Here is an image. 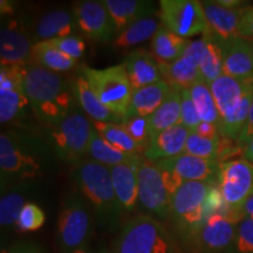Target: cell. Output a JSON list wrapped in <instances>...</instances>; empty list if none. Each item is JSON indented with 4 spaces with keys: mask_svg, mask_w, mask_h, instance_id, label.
<instances>
[{
    "mask_svg": "<svg viewBox=\"0 0 253 253\" xmlns=\"http://www.w3.org/2000/svg\"><path fill=\"white\" fill-rule=\"evenodd\" d=\"M72 177L82 197L94 211L101 231L112 235L121 230L123 212L116 198L109 168L93 160H84L75 164Z\"/></svg>",
    "mask_w": 253,
    "mask_h": 253,
    "instance_id": "1",
    "label": "cell"
},
{
    "mask_svg": "<svg viewBox=\"0 0 253 253\" xmlns=\"http://www.w3.org/2000/svg\"><path fill=\"white\" fill-rule=\"evenodd\" d=\"M25 90L34 116L46 126H53L73 112V84L48 69L28 65L25 75Z\"/></svg>",
    "mask_w": 253,
    "mask_h": 253,
    "instance_id": "2",
    "label": "cell"
},
{
    "mask_svg": "<svg viewBox=\"0 0 253 253\" xmlns=\"http://www.w3.org/2000/svg\"><path fill=\"white\" fill-rule=\"evenodd\" d=\"M48 151L40 141L1 132L0 135V172L1 188L9 183L33 182L42 176L48 164Z\"/></svg>",
    "mask_w": 253,
    "mask_h": 253,
    "instance_id": "3",
    "label": "cell"
},
{
    "mask_svg": "<svg viewBox=\"0 0 253 253\" xmlns=\"http://www.w3.org/2000/svg\"><path fill=\"white\" fill-rule=\"evenodd\" d=\"M109 253H175V245L160 220L142 213L123 224Z\"/></svg>",
    "mask_w": 253,
    "mask_h": 253,
    "instance_id": "4",
    "label": "cell"
},
{
    "mask_svg": "<svg viewBox=\"0 0 253 253\" xmlns=\"http://www.w3.org/2000/svg\"><path fill=\"white\" fill-rule=\"evenodd\" d=\"M93 214L81 196L71 194L63 199L56 225V244L60 253H71L90 244Z\"/></svg>",
    "mask_w": 253,
    "mask_h": 253,
    "instance_id": "5",
    "label": "cell"
},
{
    "mask_svg": "<svg viewBox=\"0 0 253 253\" xmlns=\"http://www.w3.org/2000/svg\"><path fill=\"white\" fill-rule=\"evenodd\" d=\"M93 132V123L84 114L73 110L58 125L49 126L47 144L60 160L78 164L88 155Z\"/></svg>",
    "mask_w": 253,
    "mask_h": 253,
    "instance_id": "6",
    "label": "cell"
},
{
    "mask_svg": "<svg viewBox=\"0 0 253 253\" xmlns=\"http://www.w3.org/2000/svg\"><path fill=\"white\" fill-rule=\"evenodd\" d=\"M210 188L209 183L186 182L173 195L170 219L184 242L191 243L207 220L205 202Z\"/></svg>",
    "mask_w": 253,
    "mask_h": 253,
    "instance_id": "7",
    "label": "cell"
},
{
    "mask_svg": "<svg viewBox=\"0 0 253 253\" xmlns=\"http://www.w3.org/2000/svg\"><path fill=\"white\" fill-rule=\"evenodd\" d=\"M81 74L103 106L125 119L134 93L125 66L121 63L103 69L84 67Z\"/></svg>",
    "mask_w": 253,
    "mask_h": 253,
    "instance_id": "8",
    "label": "cell"
},
{
    "mask_svg": "<svg viewBox=\"0 0 253 253\" xmlns=\"http://www.w3.org/2000/svg\"><path fill=\"white\" fill-rule=\"evenodd\" d=\"M160 18L162 26L184 39L209 30L202 2L196 0H161Z\"/></svg>",
    "mask_w": 253,
    "mask_h": 253,
    "instance_id": "9",
    "label": "cell"
},
{
    "mask_svg": "<svg viewBox=\"0 0 253 253\" xmlns=\"http://www.w3.org/2000/svg\"><path fill=\"white\" fill-rule=\"evenodd\" d=\"M217 179L227 210L240 213L246 201L253 195V164L246 160L220 163Z\"/></svg>",
    "mask_w": 253,
    "mask_h": 253,
    "instance_id": "10",
    "label": "cell"
},
{
    "mask_svg": "<svg viewBox=\"0 0 253 253\" xmlns=\"http://www.w3.org/2000/svg\"><path fill=\"white\" fill-rule=\"evenodd\" d=\"M137 179L140 207L158 220L169 219L172 196L156 164L143 158L138 167Z\"/></svg>",
    "mask_w": 253,
    "mask_h": 253,
    "instance_id": "11",
    "label": "cell"
},
{
    "mask_svg": "<svg viewBox=\"0 0 253 253\" xmlns=\"http://www.w3.org/2000/svg\"><path fill=\"white\" fill-rule=\"evenodd\" d=\"M242 219L240 213L232 211L212 213L196 233L192 245L199 253H230Z\"/></svg>",
    "mask_w": 253,
    "mask_h": 253,
    "instance_id": "12",
    "label": "cell"
},
{
    "mask_svg": "<svg viewBox=\"0 0 253 253\" xmlns=\"http://www.w3.org/2000/svg\"><path fill=\"white\" fill-rule=\"evenodd\" d=\"M27 66H1L0 68V122L1 125L23 119L30 101L25 90Z\"/></svg>",
    "mask_w": 253,
    "mask_h": 253,
    "instance_id": "13",
    "label": "cell"
},
{
    "mask_svg": "<svg viewBox=\"0 0 253 253\" xmlns=\"http://www.w3.org/2000/svg\"><path fill=\"white\" fill-rule=\"evenodd\" d=\"M73 15L78 30L91 40L109 42L118 34L115 24L102 1L84 0L75 2Z\"/></svg>",
    "mask_w": 253,
    "mask_h": 253,
    "instance_id": "14",
    "label": "cell"
},
{
    "mask_svg": "<svg viewBox=\"0 0 253 253\" xmlns=\"http://www.w3.org/2000/svg\"><path fill=\"white\" fill-rule=\"evenodd\" d=\"M205 38L190 41L184 54L171 63H160L163 80L169 84L170 87H176L179 89L192 87L197 82L202 81L199 63L205 48Z\"/></svg>",
    "mask_w": 253,
    "mask_h": 253,
    "instance_id": "15",
    "label": "cell"
},
{
    "mask_svg": "<svg viewBox=\"0 0 253 253\" xmlns=\"http://www.w3.org/2000/svg\"><path fill=\"white\" fill-rule=\"evenodd\" d=\"M33 38L18 20L2 23L0 30V63L1 66H27L32 62Z\"/></svg>",
    "mask_w": 253,
    "mask_h": 253,
    "instance_id": "16",
    "label": "cell"
},
{
    "mask_svg": "<svg viewBox=\"0 0 253 253\" xmlns=\"http://www.w3.org/2000/svg\"><path fill=\"white\" fill-rule=\"evenodd\" d=\"M224 75L240 81H253V53L249 39L236 37L221 40Z\"/></svg>",
    "mask_w": 253,
    "mask_h": 253,
    "instance_id": "17",
    "label": "cell"
},
{
    "mask_svg": "<svg viewBox=\"0 0 253 253\" xmlns=\"http://www.w3.org/2000/svg\"><path fill=\"white\" fill-rule=\"evenodd\" d=\"M122 65L125 66L134 90L163 81L160 63L153 53L148 50H132L123 59Z\"/></svg>",
    "mask_w": 253,
    "mask_h": 253,
    "instance_id": "18",
    "label": "cell"
},
{
    "mask_svg": "<svg viewBox=\"0 0 253 253\" xmlns=\"http://www.w3.org/2000/svg\"><path fill=\"white\" fill-rule=\"evenodd\" d=\"M140 164H120L109 168L116 198L123 214L132 213L140 207L137 179Z\"/></svg>",
    "mask_w": 253,
    "mask_h": 253,
    "instance_id": "19",
    "label": "cell"
},
{
    "mask_svg": "<svg viewBox=\"0 0 253 253\" xmlns=\"http://www.w3.org/2000/svg\"><path fill=\"white\" fill-rule=\"evenodd\" d=\"M168 166L175 171L183 183L186 182H204L212 181L218 176L220 162L216 160H208L182 154L173 158L164 160Z\"/></svg>",
    "mask_w": 253,
    "mask_h": 253,
    "instance_id": "20",
    "label": "cell"
},
{
    "mask_svg": "<svg viewBox=\"0 0 253 253\" xmlns=\"http://www.w3.org/2000/svg\"><path fill=\"white\" fill-rule=\"evenodd\" d=\"M190 132L191 131L182 125H176L160 132L154 140L150 141L149 147L143 155L144 158L156 163L184 154Z\"/></svg>",
    "mask_w": 253,
    "mask_h": 253,
    "instance_id": "21",
    "label": "cell"
},
{
    "mask_svg": "<svg viewBox=\"0 0 253 253\" xmlns=\"http://www.w3.org/2000/svg\"><path fill=\"white\" fill-rule=\"evenodd\" d=\"M102 2L108 9L118 34L142 19L153 17L155 12L153 2L144 0H103Z\"/></svg>",
    "mask_w": 253,
    "mask_h": 253,
    "instance_id": "22",
    "label": "cell"
},
{
    "mask_svg": "<svg viewBox=\"0 0 253 253\" xmlns=\"http://www.w3.org/2000/svg\"><path fill=\"white\" fill-rule=\"evenodd\" d=\"M78 31L74 15L65 9H55L43 14L34 27L33 41H49L58 38L75 36Z\"/></svg>",
    "mask_w": 253,
    "mask_h": 253,
    "instance_id": "23",
    "label": "cell"
},
{
    "mask_svg": "<svg viewBox=\"0 0 253 253\" xmlns=\"http://www.w3.org/2000/svg\"><path fill=\"white\" fill-rule=\"evenodd\" d=\"M209 30L220 40L239 37L240 9H230L217 1H202Z\"/></svg>",
    "mask_w": 253,
    "mask_h": 253,
    "instance_id": "24",
    "label": "cell"
},
{
    "mask_svg": "<svg viewBox=\"0 0 253 253\" xmlns=\"http://www.w3.org/2000/svg\"><path fill=\"white\" fill-rule=\"evenodd\" d=\"M171 87L166 81H160L150 86L136 89L132 93L128 112L125 119L131 118H149L155 110L162 104Z\"/></svg>",
    "mask_w": 253,
    "mask_h": 253,
    "instance_id": "25",
    "label": "cell"
},
{
    "mask_svg": "<svg viewBox=\"0 0 253 253\" xmlns=\"http://www.w3.org/2000/svg\"><path fill=\"white\" fill-rule=\"evenodd\" d=\"M253 88V81H240L235 78L221 75L210 84L220 119L229 114L238 104L244 95Z\"/></svg>",
    "mask_w": 253,
    "mask_h": 253,
    "instance_id": "26",
    "label": "cell"
},
{
    "mask_svg": "<svg viewBox=\"0 0 253 253\" xmlns=\"http://www.w3.org/2000/svg\"><path fill=\"white\" fill-rule=\"evenodd\" d=\"M73 91H74L75 100L79 106L88 116H90L93 121L122 123L123 120L121 118L116 116L108 108H106L102 102L97 99L86 78L82 74L75 78L74 84H73Z\"/></svg>",
    "mask_w": 253,
    "mask_h": 253,
    "instance_id": "27",
    "label": "cell"
},
{
    "mask_svg": "<svg viewBox=\"0 0 253 253\" xmlns=\"http://www.w3.org/2000/svg\"><path fill=\"white\" fill-rule=\"evenodd\" d=\"M179 120H181V89L171 87L166 100L149 116L151 140H154L160 132L179 125Z\"/></svg>",
    "mask_w": 253,
    "mask_h": 253,
    "instance_id": "28",
    "label": "cell"
},
{
    "mask_svg": "<svg viewBox=\"0 0 253 253\" xmlns=\"http://www.w3.org/2000/svg\"><path fill=\"white\" fill-rule=\"evenodd\" d=\"M190 41L161 26L151 38V53L158 63H171L184 54Z\"/></svg>",
    "mask_w": 253,
    "mask_h": 253,
    "instance_id": "29",
    "label": "cell"
},
{
    "mask_svg": "<svg viewBox=\"0 0 253 253\" xmlns=\"http://www.w3.org/2000/svg\"><path fill=\"white\" fill-rule=\"evenodd\" d=\"M203 37L207 42L199 63V71H201L202 81L210 87L213 81L224 75L223 47H221V40L210 30L205 32Z\"/></svg>",
    "mask_w": 253,
    "mask_h": 253,
    "instance_id": "30",
    "label": "cell"
},
{
    "mask_svg": "<svg viewBox=\"0 0 253 253\" xmlns=\"http://www.w3.org/2000/svg\"><path fill=\"white\" fill-rule=\"evenodd\" d=\"M33 182H24L12 185L11 189L2 192L0 199V225L1 230L15 227L21 210L27 203L26 197Z\"/></svg>",
    "mask_w": 253,
    "mask_h": 253,
    "instance_id": "31",
    "label": "cell"
},
{
    "mask_svg": "<svg viewBox=\"0 0 253 253\" xmlns=\"http://www.w3.org/2000/svg\"><path fill=\"white\" fill-rule=\"evenodd\" d=\"M88 155L90 156V160L108 168L120 166V164H140L143 160V157H141L140 155H131L115 148L106 140H103L95 129L91 136Z\"/></svg>",
    "mask_w": 253,
    "mask_h": 253,
    "instance_id": "32",
    "label": "cell"
},
{
    "mask_svg": "<svg viewBox=\"0 0 253 253\" xmlns=\"http://www.w3.org/2000/svg\"><path fill=\"white\" fill-rule=\"evenodd\" d=\"M54 73H65L77 67V60L63 54L49 41H39L32 48V63Z\"/></svg>",
    "mask_w": 253,
    "mask_h": 253,
    "instance_id": "33",
    "label": "cell"
},
{
    "mask_svg": "<svg viewBox=\"0 0 253 253\" xmlns=\"http://www.w3.org/2000/svg\"><path fill=\"white\" fill-rule=\"evenodd\" d=\"M95 130L103 140L114 145L118 149L131 155H140L145 153L147 148L137 143L130 135L126 132L121 123L113 122H97L91 121Z\"/></svg>",
    "mask_w": 253,
    "mask_h": 253,
    "instance_id": "34",
    "label": "cell"
},
{
    "mask_svg": "<svg viewBox=\"0 0 253 253\" xmlns=\"http://www.w3.org/2000/svg\"><path fill=\"white\" fill-rule=\"evenodd\" d=\"M160 27V21L155 17L142 19V20L120 32L115 37V39L113 40L114 48L128 49L140 45L145 40L153 38Z\"/></svg>",
    "mask_w": 253,
    "mask_h": 253,
    "instance_id": "35",
    "label": "cell"
},
{
    "mask_svg": "<svg viewBox=\"0 0 253 253\" xmlns=\"http://www.w3.org/2000/svg\"><path fill=\"white\" fill-rule=\"evenodd\" d=\"M189 91L201 121L212 123L219 128L220 114L217 108L216 101H214L213 95L211 93L210 87L205 84L203 81H199L192 87H190Z\"/></svg>",
    "mask_w": 253,
    "mask_h": 253,
    "instance_id": "36",
    "label": "cell"
},
{
    "mask_svg": "<svg viewBox=\"0 0 253 253\" xmlns=\"http://www.w3.org/2000/svg\"><path fill=\"white\" fill-rule=\"evenodd\" d=\"M227 140L229 138L223 137L221 135L214 138H207L191 131L188 141H186L184 154L201 158H208V160H216L220 162L219 157L224 154L225 149L230 148L227 145H224Z\"/></svg>",
    "mask_w": 253,
    "mask_h": 253,
    "instance_id": "37",
    "label": "cell"
},
{
    "mask_svg": "<svg viewBox=\"0 0 253 253\" xmlns=\"http://www.w3.org/2000/svg\"><path fill=\"white\" fill-rule=\"evenodd\" d=\"M45 221L46 214L42 209L36 203L27 202L19 214L15 229L19 232H33L45 225Z\"/></svg>",
    "mask_w": 253,
    "mask_h": 253,
    "instance_id": "38",
    "label": "cell"
},
{
    "mask_svg": "<svg viewBox=\"0 0 253 253\" xmlns=\"http://www.w3.org/2000/svg\"><path fill=\"white\" fill-rule=\"evenodd\" d=\"M230 253H253V219L251 218H243L239 221Z\"/></svg>",
    "mask_w": 253,
    "mask_h": 253,
    "instance_id": "39",
    "label": "cell"
},
{
    "mask_svg": "<svg viewBox=\"0 0 253 253\" xmlns=\"http://www.w3.org/2000/svg\"><path fill=\"white\" fill-rule=\"evenodd\" d=\"M126 132L131 136L134 140L143 147L148 148L150 143V129H149V118H131L123 120L121 123Z\"/></svg>",
    "mask_w": 253,
    "mask_h": 253,
    "instance_id": "40",
    "label": "cell"
},
{
    "mask_svg": "<svg viewBox=\"0 0 253 253\" xmlns=\"http://www.w3.org/2000/svg\"><path fill=\"white\" fill-rule=\"evenodd\" d=\"M202 121L199 119L197 109L192 102L191 95L188 88L181 89V120L179 125L184 126L190 131H196Z\"/></svg>",
    "mask_w": 253,
    "mask_h": 253,
    "instance_id": "41",
    "label": "cell"
},
{
    "mask_svg": "<svg viewBox=\"0 0 253 253\" xmlns=\"http://www.w3.org/2000/svg\"><path fill=\"white\" fill-rule=\"evenodd\" d=\"M53 46H55L59 50H61L63 54L69 58L79 60L84 58V52H86V43L84 40L79 36H69L65 38H58V39L49 40Z\"/></svg>",
    "mask_w": 253,
    "mask_h": 253,
    "instance_id": "42",
    "label": "cell"
},
{
    "mask_svg": "<svg viewBox=\"0 0 253 253\" xmlns=\"http://www.w3.org/2000/svg\"><path fill=\"white\" fill-rule=\"evenodd\" d=\"M224 207L226 208V205L224 203V199H223V196L220 194V190L218 189V186L216 185H211L210 190H209L207 202H205L207 218L209 216H211L212 213L220 212V210Z\"/></svg>",
    "mask_w": 253,
    "mask_h": 253,
    "instance_id": "43",
    "label": "cell"
},
{
    "mask_svg": "<svg viewBox=\"0 0 253 253\" xmlns=\"http://www.w3.org/2000/svg\"><path fill=\"white\" fill-rule=\"evenodd\" d=\"M239 37L253 39V6H246L240 9Z\"/></svg>",
    "mask_w": 253,
    "mask_h": 253,
    "instance_id": "44",
    "label": "cell"
},
{
    "mask_svg": "<svg viewBox=\"0 0 253 253\" xmlns=\"http://www.w3.org/2000/svg\"><path fill=\"white\" fill-rule=\"evenodd\" d=\"M252 140H253V100L251 104V109H250L248 122H246L244 130H243L242 135H240V137L238 138V141L236 142L237 147H238L240 150H244Z\"/></svg>",
    "mask_w": 253,
    "mask_h": 253,
    "instance_id": "45",
    "label": "cell"
},
{
    "mask_svg": "<svg viewBox=\"0 0 253 253\" xmlns=\"http://www.w3.org/2000/svg\"><path fill=\"white\" fill-rule=\"evenodd\" d=\"M9 253H45V251L37 243L21 240L9 246Z\"/></svg>",
    "mask_w": 253,
    "mask_h": 253,
    "instance_id": "46",
    "label": "cell"
},
{
    "mask_svg": "<svg viewBox=\"0 0 253 253\" xmlns=\"http://www.w3.org/2000/svg\"><path fill=\"white\" fill-rule=\"evenodd\" d=\"M196 134H198L202 137H207V138H214L218 137L220 135L219 132V128L216 125H212V123H208V122H202L201 125L198 126V128L196 129Z\"/></svg>",
    "mask_w": 253,
    "mask_h": 253,
    "instance_id": "47",
    "label": "cell"
},
{
    "mask_svg": "<svg viewBox=\"0 0 253 253\" xmlns=\"http://www.w3.org/2000/svg\"><path fill=\"white\" fill-rule=\"evenodd\" d=\"M71 253H109V251L103 244H88L84 248H81Z\"/></svg>",
    "mask_w": 253,
    "mask_h": 253,
    "instance_id": "48",
    "label": "cell"
},
{
    "mask_svg": "<svg viewBox=\"0 0 253 253\" xmlns=\"http://www.w3.org/2000/svg\"><path fill=\"white\" fill-rule=\"evenodd\" d=\"M240 216H242V218H251V219H253V195L246 201L244 207L242 208Z\"/></svg>",
    "mask_w": 253,
    "mask_h": 253,
    "instance_id": "49",
    "label": "cell"
},
{
    "mask_svg": "<svg viewBox=\"0 0 253 253\" xmlns=\"http://www.w3.org/2000/svg\"><path fill=\"white\" fill-rule=\"evenodd\" d=\"M243 155H244V160L253 164V140L250 142L248 147L243 150Z\"/></svg>",
    "mask_w": 253,
    "mask_h": 253,
    "instance_id": "50",
    "label": "cell"
},
{
    "mask_svg": "<svg viewBox=\"0 0 253 253\" xmlns=\"http://www.w3.org/2000/svg\"><path fill=\"white\" fill-rule=\"evenodd\" d=\"M250 42H251V47H252V53H253V39H249Z\"/></svg>",
    "mask_w": 253,
    "mask_h": 253,
    "instance_id": "51",
    "label": "cell"
}]
</instances>
